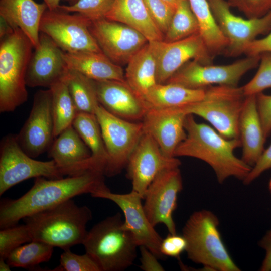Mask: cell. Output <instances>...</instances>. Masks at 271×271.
I'll list each match as a JSON object with an SVG mask.
<instances>
[{"mask_svg": "<svg viewBox=\"0 0 271 271\" xmlns=\"http://www.w3.org/2000/svg\"><path fill=\"white\" fill-rule=\"evenodd\" d=\"M104 174L97 170L60 179L36 178L30 189L17 199L0 204V228L18 224L21 219L83 194L107 189Z\"/></svg>", "mask_w": 271, "mask_h": 271, "instance_id": "obj_1", "label": "cell"}, {"mask_svg": "<svg viewBox=\"0 0 271 271\" xmlns=\"http://www.w3.org/2000/svg\"><path fill=\"white\" fill-rule=\"evenodd\" d=\"M184 128L186 137L176 148L174 157L203 161L213 169L219 183L230 177L245 179L252 167L234 154L235 149L241 147L239 138L226 139L210 126L196 122L192 114L186 116Z\"/></svg>", "mask_w": 271, "mask_h": 271, "instance_id": "obj_2", "label": "cell"}, {"mask_svg": "<svg viewBox=\"0 0 271 271\" xmlns=\"http://www.w3.org/2000/svg\"><path fill=\"white\" fill-rule=\"evenodd\" d=\"M92 214L87 206H78L72 199L23 218L32 241H39L66 250L82 244Z\"/></svg>", "mask_w": 271, "mask_h": 271, "instance_id": "obj_3", "label": "cell"}, {"mask_svg": "<svg viewBox=\"0 0 271 271\" xmlns=\"http://www.w3.org/2000/svg\"><path fill=\"white\" fill-rule=\"evenodd\" d=\"M120 213L107 217L88 231L82 245L101 271H123L131 266L138 247L132 234L123 229Z\"/></svg>", "mask_w": 271, "mask_h": 271, "instance_id": "obj_4", "label": "cell"}, {"mask_svg": "<svg viewBox=\"0 0 271 271\" xmlns=\"http://www.w3.org/2000/svg\"><path fill=\"white\" fill-rule=\"evenodd\" d=\"M34 46L19 28L1 39L0 111H14L28 99L26 75Z\"/></svg>", "mask_w": 271, "mask_h": 271, "instance_id": "obj_5", "label": "cell"}, {"mask_svg": "<svg viewBox=\"0 0 271 271\" xmlns=\"http://www.w3.org/2000/svg\"><path fill=\"white\" fill-rule=\"evenodd\" d=\"M219 224L217 217L207 210L196 211L189 217L182 229L188 258L213 270L240 271L222 241Z\"/></svg>", "mask_w": 271, "mask_h": 271, "instance_id": "obj_6", "label": "cell"}, {"mask_svg": "<svg viewBox=\"0 0 271 271\" xmlns=\"http://www.w3.org/2000/svg\"><path fill=\"white\" fill-rule=\"evenodd\" d=\"M205 89L202 99L178 107L187 114L202 117L224 138H239V120L246 97L243 87L217 85Z\"/></svg>", "mask_w": 271, "mask_h": 271, "instance_id": "obj_7", "label": "cell"}, {"mask_svg": "<svg viewBox=\"0 0 271 271\" xmlns=\"http://www.w3.org/2000/svg\"><path fill=\"white\" fill-rule=\"evenodd\" d=\"M94 114L100 125L108 155L104 175L112 177L126 167L130 155L144 133L143 123L117 117L100 104Z\"/></svg>", "mask_w": 271, "mask_h": 271, "instance_id": "obj_8", "label": "cell"}, {"mask_svg": "<svg viewBox=\"0 0 271 271\" xmlns=\"http://www.w3.org/2000/svg\"><path fill=\"white\" fill-rule=\"evenodd\" d=\"M0 195L16 184L32 178H63L54 160L38 161L21 148L16 135L3 137L0 147Z\"/></svg>", "mask_w": 271, "mask_h": 271, "instance_id": "obj_9", "label": "cell"}, {"mask_svg": "<svg viewBox=\"0 0 271 271\" xmlns=\"http://www.w3.org/2000/svg\"><path fill=\"white\" fill-rule=\"evenodd\" d=\"M260 55L246 58L225 65H203L195 60L184 64L166 83L180 85L191 89L211 86H238L242 77L259 63Z\"/></svg>", "mask_w": 271, "mask_h": 271, "instance_id": "obj_10", "label": "cell"}, {"mask_svg": "<svg viewBox=\"0 0 271 271\" xmlns=\"http://www.w3.org/2000/svg\"><path fill=\"white\" fill-rule=\"evenodd\" d=\"M71 13L47 9L41 21L40 32L48 35L64 52H102L90 31L91 21Z\"/></svg>", "mask_w": 271, "mask_h": 271, "instance_id": "obj_11", "label": "cell"}, {"mask_svg": "<svg viewBox=\"0 0 271 271\" xmlns=\"http://www.w3.org/2000/svg\"><path fill=\"white\" fill-rule=\"evenodd\" d=\"M214 19L228 41L223 54L237 57L244 54L246 47L260 35L271 31V10L255 18L243 19L234 15L225 0H208Z\"/></svg>", "mask_w": 271, "mask_h": 271, "instance_id": "obj_12", "label": "cell"}, {"mask_svg": "<svg viewBox=\"0 0 271 271\" xmlns=\"http://www.w3.org/2000/svg\"><path fill=\"white\" fill-rule=\"evenodd\" d=\"M182 188L179 167L163 170L150 183L144 195L143 207L153 226L163 224L169 233H177L173 214L177 208L178 195Z\"/></svg>", "mask_w": 271, "mask_h": 271, "instance_id": "obj_13", "label": "cell"}, {"mask_svg": "<svg viewBox=\"0 0 271 271\" xmlns=\"http://www.w3.org/2000/svg\"><path fill=\"white\" fill-rule=\"evenodd\" d=\"M95 198L110 200L122 210L124 217L122 227L133 236L138 246H145L159 259L165 258L160 250L162 238L149 220L144 209L141 196L136 192L118 194L109 188L91 194Z\"/></svg>", "mask_w": 271, "mask_h": 271, "instance_id": "obj_14", "label": "cell"}, {"mask_svg": "<svg viewBox=\"0 0 271 271\" xmlns=\"http://www.w3.org/2000/svg\"><path fill=\"white\" fill-rule=\"evenodd\" d=\"M157 62V83H166L184 64L191 59L203 65L213 64V58L209 54L200 33L173 41H149Z\"/></svg>", "mask_w": 271, "mask_h": 271, "instance_id": "obj_15", "label": "cell"}, {"mask_svg": "<svg viewBox=\"0 0 271 271\" xmlns=\"http://www.w3.org/2000/svg\"><path fill=\"white\" fill-rule=\"evenodd\" d=\"M89 29L103 53L121 66L149 42L136 29L106 18L91 21Z\"/></svg>", "mask_w": 271, "mask_h": 271, "instance_id": "obj_16", "label": "cell"}, {"mask_svg": "<svg viewBox=\"0 0 271 271\" xmlns=\"http://www.w3.org/2000/svg\"><path fill=\"white\" fill-rule=\"evenodd\" d=\"M52 99L49 88L36 92L29 116L16 136L23 150L33 158L49 150L54 138Z\"/></svg>", "mask_w": 271, "mask_h": 271, "instance_id": "obj_17", "label": "cell"}, {"mask_svg": "<svg viewBox=\"0 0 271 271\" xmlns=\"http://www.w3.org/2000/svg\"><path fill=\"white\" fill-rule=\"evenodd\" d=\"M180 165L178 159L166 156L154 139L144 132L127 163V177L131 182L132 190L143 199L148 187L159 173Z\"/></svg>", "mask_w": 271, "mask_h": 271, "instance_id": "obj_18", "label": "cell"}, {"mask_svg": "<svg viewBox=\"0 0 271 271\" xmlns=\"http://www.w3.org/2000/svg\"><path fill=\"white\" fill-rule=\"evenodd\" d=\"M34 50L26 72L27 86L49 88L65 76L68 69L64 51L52 38L42 32L39 45Z\"/></svg>", "mask_w": 271, "mask_h": 271, "instance_id": "obj_19", "label": "cell"}, {"mask_svg": "<svg viewBox=\"0 0 271 271\" xmlns=\"http://www.w3.org/2000/svg\"><path fill=\"white\" fill-rule=\"evenodd\" d=\"M187 115L178 107H150L142 121L144 132L154 139L166 156L175 157L176 148L187 136L184 128Z\"/></svg>", "mask_w": 271, "mask_h": 271, "instance_id": "obj_20", "label": "cell"}, {"mask_svg": "<svg viewBox=\"0 0 271 271\" xmlns=\"http://www.w3.org/2000/svg\"><path fill=\"white\" fill-rule=\"evenodd\" d=\"M93 81L98 102L106 110L127 120L142 121L150 106L126 81Z\"/></svg>", "mask_w": 271, "mask_h": 271, "instance_id": "obj_21", "label": "cell"}, {"mask_svg": "<svg viewBox=\"0 0 271 271\" xmlns=\"http://www.w3.org/2000/svg\"><path fill=\"white\" fill-rule=\"evenodd\" d=\"M49 156L63 176H73L90 170H99L92 161L90 149L72 125L57 136L49 149Z\"/></svg>", "mask_w": 271, "mask_h": 271, "instance_id": "obj_22", "label": "cell"}, {"mask_svg": "<svg viewBox=\"0 0 271 271\" xmlns=\"http://www.w3.org/2000/svg\"><path fill=\"white\" fill-rule=\"evenodd\" d=\"M241 159L252 167L263 152L264 136L257 108L256 95L246 96L239 120Z\"/></svg>", "mask_w": 271, "mask_h": 271, "instance_id": "obj_23", "label": "cell"}, {"mask_svg": "<svg viewBox=\"0 0 271 271\" xmlns=\"http://www.w3.org/2000/svg\"><path fill=\"white\" fill-rule=\"evenodd\" d=\"M47 9L45 3H38L34 0H0V17L13 28L20 29L34 49L39 45L40 23Z\"/></svg>", "mask_w": 271, "mask_h": 271, "instance_id": "obj_24", "label": "cell"}, {"mask_svg": "<svg viewBox=\"0 0 271 271\" xmlns=\"http://www.w3.org/2000/svg\"><path fill=\"white\" fill-rule=\"evenodd\" d=\"M63 57L68 68L91 80L126 81L122 67L112 62L102 52H64Z\"/></svg>", "mask_w": 271, "mask_h": 271, "instance_id": "obj_25", "label": "cell"}, {"mask_svg": "<svg viewBox=\"0 0 271 271\" xmlns=\"http://www.w3.org/2000/svg\"><path fill=\"white\" fill-rule=\"evenodd\" d=\"M105 18L136 29L148 41L163 40L164 35L151 18L144 0H115Z\"/></svg>", "mask_w": 271, "mask_h": 271, "instance_id": "obj_26", "label": "cell"}, {"mask_svg": "<svg viewBox=\"0 0 271 271\" xmlns=\"http://www.w3.org/2000/svg\"><path fill=\"white\" fill-rule=\"evenodd\" d=\"M126 65V82L144 99L149 90L157 83V62L149 42L131 58Z\"/></svg>", "mask_w": 271, "mask_h": 271, "instance_id": "obj_27", "label": "cell"}, {"mask_svg": "<svg viewBox=\"0 0 271 271\" xmlns=\"http://www.w3.org/2000/svg\"><path fill=\"white\" fill-rule=\"evenodd\" d=\"M205 92V88L191 89L174 83H157L149 90L144 99L150 107L172 108L200 100Z\"/></svg>", "mask_w": 271, "mask_h": 271, "instance_id": "obj_28", "label": "cell"}, {"mask_svg": "<svg viewBox=\"0 0 271 271\" xmlns=\"http://www.w3.org/2000/svg\"><path fill=\"white\" fill-rule=\"evenodd\" d=\"M72 126L90 149L91 158L95 167L104 174L108 155L96 115L78 112Z\"/></svg>", "mask_w": 271, "mask_h": 271, "instance_id": "obj_29", "label": "cell"}, {"mask_svg": "<svg viewBox=\"0 0 271 271\" xmlns=\"http://www.w3.org/2000/svg\"><path fill=\"white\" fill-rule=\"evenodd\" d=\"M200 28L199 33L214 58L224 54L228 41L219 29L212 13L208 0H188Z\"/></svg>", "mask_w": 271, "mask_h": 271, "instance_id": "obj_30", "label": "cell"}, {"mask_svg": "<svg viewBox=\"0 0 271 271\" xmlns=\"http://www.w3.org/2000/svg\"><path fill=\"white\" fill-rule=\"evenodd\" d=\"M49 89L52 95L54 136L57 137L72 125L78 112L69 93L65 76Z\"/></svg>", "mask_w": 271, "mask_h": 271, "instance_id": "obj_31", "label": "cell"}, {"mask_svg": "<svg viewBox=\"0 0 271 271\" xmlns=\"http://www.w3.org/2000/svg\"><path fill=\"white\" fill-rule=\"evenodd\" d=\"M65 78L78 112L95 114L99 103L93 81L68 68Z\"/></svg>", "mask_w": 271, "mask_h": 271, "instance_id": "obj_32", "label": "cell"}, {"mask_svg": "<svg viewBox=\"0 0 271 271\" xmlns=\"http://www.w3.org/2000/svg\"><path fill=\"white\" fill-rule=\"evenodd\" d=\"M54 247L46 243L32 240L13 250L6 260L11 267L31 268L48 261Z\"/></svg>", "mask_w": 271, "mask_h": 271, "instance_id": "obj_33", "label": "cell"}, {"mask_svg": "<svg viewBox=\"0 0 271 271\" xmlns=\"http://www.w3.org/2000/svg\"><path fill=\"white\" fill-rule=\"evenodd\" d=\"M198 20L188 0H182L177 5L163 40L173 42L199 33Z\"/></svg>", "mask_w": 271, "mask_h": 271, "instance_id": "obj_34", "label": "cell"}, {"mask_svg": "<svg viewBox=\"0 0 271 271\" xmlns=\"http://www.w3.org/2000/svg\"><path fill=\"white\" fill-rule=\"evenodd\" d=\"M115 0H78L68 5H60L58 9L80 14L91 21L105 18Z\"/></svg>", "mask_w": 271, "mask_h": 271, "instance_id": "obj_35", "label": "cell"}, {"mask_svg": "<svg viewBox=\"0 0 271 271\" xmlns=\"http://www.w3.org/2000/svg\"><path fill=\"white\" fill-rule=\"evenodd\" d=\"M31 241L30 231L25 224L1 229L0 258L6 259L13 250Z\"/></svg>", "mask_w": 271, "mask_h": 271, "instance_id": "obj_36", "label": "cell"}, {"mask_svg": "<svg viewBox=\"0 0 271 271\" xmlns=\"http://www.w3.org/2000/svg\"><path fill=\"white\" fill-rule=\"evenodd\" d=\"M259 66L254 76L243 87L245 96L256 95L271 88V52L260 55Z\"/></svg>", "mask_w": 271, "mask_h": 271, "instance_id": "obj_37", "label": "cell"}, {"mask_svg": "<svg viewBox=\"0 0 271 271\" xmlns=\"http://www.w3.org/2000/svg\"><path fill=\"white\" fill-rule=\"evenodd\" d=\"M53 270L58 271H101L96 262L88 253L76 254L70 249L61 254L60 265Z\"/></svg>", "mask_w": 271, "mask_h": 271, "instance_id": "obj_38", "label": "cell"}, {"mask_svg": "<svg viewBox=\"0 0 271 271\" xmlns=\"http://www.w3.org/2000/svg\"><path fill=\"white\" fill-rule=\"evenodd\" d=\"M154 23L164 34L170 25L176 7L163 0H144Z\"/></svg>", "mask_w": 271, "mask_h": 271, "instance_id": "obj_39", "label": "cell"}, {"mask_svg": "<svg viewBox=\"0 0 271 271\" xmlns=\"http://www.w3.org/2000/svg\"><path fill=\"white\" fill-rule=\"evenodd\" d=\"M230 7L237 8L247 18L261 17L271 10V0H228Z\"/></svg>", "mask_w": 271, "mask_h": 271, "instance_id": "obj_40", "label": "cell"}, {"mask_svg": "<svg viewBox=\"0 0 271 271\" xmlns=\"http://www.w3.org/2000/svg\"><path fill=\"white\" fill-rule=\"evenodd\" d=\"M187 241L182 235L169 233L162 239L160 245V250L164 256L179 258L185 251Z\"/></svg>", "mask_w": 271, "mask_h": 271, "instance_id": "obj_41", "label": "cell"}, {"mask_svg": "<svg viewBox=\"0 0 271 271\" xmlns=\"http://www.w3.org/2000/svg\"><path fill=\"white\" fill-rule=\"evenodd\" d=\"M257 108L265 138L271 133V95L262 92L256 95Z\"/></svg>", "mask_w": 271, "mask_h": 271, "instance_id": "obj_42", "label": "cell"}, {"mask_svg": "<svg viewBox=\"0 0 271 271\" xmlns=\"http://www.w3.org/2000/svg\"><path fill=\"white\" fill-rule=\"evenodd\" d=\"M270 169H271V143L269 147L264 150L255 164L252 167L248 175L243 181V184L249 185L263 172Z\"/></svg>", "mask_w": 271, "mask_h": 271, "instance_id": "obj_43", "label": "cell"}, {"mask_svg": "<svg viewBox=\"0 0 271 271\" xmlns=\"http://www.w3.org/2000/svg\"><path fill=\"white\" fill-rule=\"evenodd\" d=\"M141 254L139 267L144 271H163L164 268L158 261L159 259L145 246H140Z\"/></svg>", "mask_w": 271, "mask_h": 271, "instance_id": "obj_44", "label": "cell"}, {"mask_svg": "<svg viewBox=\"0 0 271 271\" xmlns=\"http://www.w3.org/2000/svg\"><path fill=\"white\" fill-rule=\"evenodd\" d=\"M266 52H271V31L264 38L256 39L245 48L244 54L246 56L260 55Z\"/></svg>", "mask_w": 271, "mask_h": 271, "instance_id": "obj_45", "label": "cell"}, {"mask_svg": "<svg viewBox=\"0 0 271 271\" xmlns=\"http://www.w3.org/2000/svg\"><path fill=\"white\" fill-rule=\"evenodd\" d=\"M259 245L266 252L264 259L260 270L261 271L271 270V229L265 234L259 242Z\"/></svg>", "mask_w": 271, "mask_h": 271, "instance_id": "obj_46", "label": "cell"}, {"mask_svg": "<svg viewBox=\"0 0 271 271\" xmlns=\"http://www.w3.org/2000/svg\"><path fill=\"white\" fill-rule=\"evenodd\" d=\"M4 19L0 17V38L2 39L11 34L14 30Z\"/></svg>", "mask_w": 271, "mask_h": 271, "instance_id": "obj_47", "label": "cell"}, {"mask_svg": "<svg viewBox=\"0 0 271 271\" xmlns=\"http://www.w3.org/2000/svg\"><path fill=\"white\" fill-rule=\"evenodd\" d=\"M46 4L48 9L50 10H55L58 9L61 0H43Z\"/></svg>", "mask_w": 271, "mask_h": 271, "instance_id": "obj_48", "label": "cell"}, {"mask_svg": "<svg viewBox=\"0 0 271 271\" xmlns=\"http://www.w3.org/2000/svg\"><path fill=\"white\" fill-rule=\"evenodd\" d=\"M11 267L7 263L6 259L0 258V270L1 271H10Z\"/></svg>", "mask_w": 271, "mask_h": 271, "instance_id": "obj_49", "label": "cell"}, {"mask_svg": "<svg viewBox=\"0 0 271 271\" xmlns=\"http://www.w3.org/2000/svg\"><path fill=\"white\" fill-rule=\"evenodd\" d=\"M169 4L176 7L179 3L182 0H163Z\"/></svg>", "mask_w": 271, "mask_h": 271, "instance_id": "obj_50", "label": "cell"}, {"mask_svg": "<svg viewBox=\"0 0 271 271\" xmlns=\"http://www.w3.org/2000/svg\"><path fill=\"white\" fill-rule=\"evenodd\" d=\"M66 2H68L69 5H72L75 2H76L78 0H64Z\"/></svg>", "mask_w": 271, "mask_h": 271, "instance_id": "obj_51", "label": "cell"}, {"mask_svg": "<svg viewBox=\"0 0 271 271\" xmlns=\"http://www.w3.org/2000/svg\"><path fill=\"white\" fill-rule=\"evenodd\" d=\"M268 189H269V191L271 194V178L269 181V183H268Z\"/></svg>", "mask_w": 271, "mask_h": 271, "instance_id": "obj_52", "label": "cell"}]
</instances>
